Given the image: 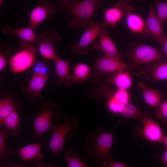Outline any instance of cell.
<instances>
[{
	"instance_id": "15",
	"label": "cell",
	"mask_w": 167,
	"mask_h": 167,
	"mask_svg": "<svg viewBox=\"0 0 167 167\" xmlns=\"http://www.w3.org/2000/svg\"><path fill=\"white\" fill-rule=\"evenodd\" d=\"M50 75H41L33 73L32 75L25 88L23 87L26 93V97L32 103L36 104L43 99L40 94Z\"/></svg>"
},
{
	"instance_id": "11",
	"label": "cell",
	"mask_w": 167,
	"mask_h": 167,
	"mask_svg": "<svg viewBox=\"0 0 167 167\" xmlns=\"http://www.w3.org/2000/svg\"><path fill=\"white\" fill-rule=\"evenodd\" d=\"M115 5L120 7L123 11L126 16L127 26L130 31L135 33L140 34L143 37L149 36L147 30L145 21L141 15L134 13L133 6L119 2Z\"/></svg>"
},
{
	"instance_id": "3",
	"label": "cell",
	"mask_w": 167,
	"mask_h": 167,
	"mask_svg": "<svg viewBox=\"0 0 167 167\" xmlns=\"http://www.w3.org/2000/svg\"><path fill=\"white\" fill-rule=\"evenodd\" d=\"M62 118L64 122L62 124L57 126L51 125L50 127L53 130V134L49 146L54 160L57 154L64 151L66 136L75 135L79 127L76 117L71 118L69 115L65 114L62 116Z\"/></svg>"
},
{
	"instance_id": "37",
	"label": "cell",
	"mask_w": 167,
	"mask_h": 167,
	"mask_svg": "<svg viewBox=\"0 0 167 167\" xmlns=\"http://www.w3.org/2000/svg\"><path fill=\"white\" fill-rule=\"evenodd\" d=\"M161 159L162 164L167 167V149H165L163 154L161 156Z\"/></svg>"
},
{
	"instance_id": "9",
	"label": "cell",
	"mask_w": 167,
	"mask_h": 167,
	"mask_svg": "<svg viewBox=\"0 0 167 167\" xmlns=\"http://www.w3.org/2000/svg\"><path fill=\"white\" fill-rule=\"evenodd\" d=\"M144 66L139 68L133 75H143L146 80L152 79L153 82L167 79V58H161Z\"/></svg>"
},
{
	"instance_id": "33",
	"label": "cell",
	"mask_w": 167,
	"mask_h": 167,
	"mask_svg": "<svg viewBox=\"0 0 167 167\" xmlns=\"http://www.w3.org/2000/svg\"><path fill=\"white\" fill-rule=\"evenodd\" d=\"M114 94L117 100L122 104L125 105L130 102L131 96L128 90L117 88Z\"/></svg>"
},
{
	"instance_id": "26",
	"label": "cell",
	"mask_w": 167,
	"mask_h": 167,
	"mask_svg": "<svg viewBox=\"0 0 167 167\" xmlns=\"http://www.w3.org/2000/svg\"><path fill=\"white\" fill-rule=\"evenodd\" d=\"M3 92L0 100V121L16 109V105L13 98Z\"/></svg>"
},
{
	"instance_id": "29",
	"label": "cell",
	"mask_w": 167,
	"mask_h": 167,
	"mask_svg": "<svg viewBox=\"0 0 167 167\" xmlns=\"http://www.w3.org/2000/svg\"><path fill=\"white\" fill-rule=\"evenodd\" d=\"M65 161L69 167H86L89 165L79 158L77 153L72 148L69 149L65 156Z\"/></svg>"
},
{
	"instance_id": "7",
	"label": "cell",
	"mask_w": 167,
	"mask_h": 167,
	"mask_svg": "<svg viewBox=\"0 0 167 167\" xmlns=\"http://www.w3.org/2000/svg\"><path fill=\"white\" fill-rule=\"evenodd\" d=\"M93 82L96 85V92L91 93L92 98L98 100L101 99V96H103L107 100L106 106L109 111L113 114H121L125 105L117 100L114 91L108 84L103 83L97 80H94Z\"/></svg>"
},
{
	"instance_id": "18",
	"label": "cell",
	"mask_w": 167,
	"mask_h": 167,
	"mask_svg": "<svg viewBox=\"0 0 167 167\" xmlns=\"http://www.w3.org/2000/svg\"><path fill=\"white\" fill-rule=\"evenodd\" d=\"M145 21L147 30L149 36L159 42L165 35L162 27L151 3Z\"/></svg>"
},
{
	"instance_id": "4",
	"label": "cell",
	"mask_w": 167,
	"mask_h": 167,
	"mask_svg": "<svg viewBox=\"0 0 167 167\" xmlns=\"http://www.w3.org/2000/svg\"><path fill=\"white\" fill-rule=\"evenodd\" d=\"M38 49L31 42L21 40L17 51L10 58L8 64L12 72L16 74L33 66Z\"/></svg>"
},
{
	"instance_id": "39",
	"label": "cell",
	"mask_w": 167,
	"mask_h": 167,
	"mask_svg": "<svg viewBox=\"0 0 167 167\" xmlns=\"http://www.w3.org/2000/svg\"><path fill=\"white\" fill-rule=\"evenodd\" d=\"M56 1L62 4H69L77 1L76 0H56Z\"/></svg>"
},
{
	"instance_id": "42",
	"label": "cell",
	"mask_w": 167,
	"mask_h": 167,
	"mask_svg": "<svg viewBox=\"0 0 167 167\" xmlns=\"http://www.w3.org/2000/svg\"><path fill=\"white\" fill-rule=\"evenodd\" d=\"M3 0H0V6H2V4Z\"/></svg>"
},
{
	"instance_id": "24",
	"label": "cell",
	"mask_w": 167,
	"mask_h": 167,
	"mask_svg": "<svg viewBox=\"0 0 167 167\" xmlns=\"http://www.w3.org/2000/svg\"><path fill=\"white\" fill-rule=\"evenodd\" d=\"M105 21L108 25L115 28L117 24L125 16L123 10L115 5L106 9L104 12Z\"/></svg>"
},
{
	"instance_id": "23",
	"label": "cell",
	"mask_w": 167,
	"mask_h": 167,
	"mask_svg": "<svg viewBox=\"0 0 167 167\" xmlns=\"http://www.w3.org/2000/svg\"><path fill=\"white\" fill-rule=\"evenodd\" d=\"M19 119L17 109H15L0 121V126L4 125L7 136H19L21 129L19 126Z\"/></svg>"
},
{
	"instance_id": "13",
	"label": "cell",
	"mask_w": 167,
	"mask_h": 167,
	"mask_svg": "<svg viewBox=\"0 0 167 167\" xmlns=\"http://www.w3.org/2000/svg\"><path fill=\"white\" fill-rule=\"evenodd\" d=\"M143 126L139 133L142 139L154 143H162L164 137L159 124L147 114L140 120Z\"/></svg>"
},
{
	"instance_id": "28",
	"label": "cell",
	"mask_w": 167,
	"mask_h": 167,
	"mask_svg": "<svg viewBox=\"0 0 167 167\" xmlns=\"http://www.w3.org/2000/svg\"><path fill=\"white\" fill-rule=\"evenodd\" d=\"M147 113L142 112L129 102L125 105L121 115L123 118L137 119L140 121Z\"/></svg>"
},
{
	"instance_id": "35",
	"label": "cell",
	"mask_w": 167,
	"mask_h": 167,
	"mask_svg": "<svg viewBox=\"0 0 167 167\" xmlns=\"http://www.w3.org/2000/svg\"><path fill=\"white\" fill-rule=\"evenodd\" d=\"M100 167H126L127 166L124 163L117 161H111L109 163H106Z\"/></svg>"
},
{
	"instance_id": "2",
	"label": "cell",
	"mask_w": 167,
	"mask_h": 167,
	"mask_svg": "<svg viewBox=\"0 0 167 167\" xmlns=\"http://www.w3.org/2000/svg\"><path fill=\"white\" fill-rule=\"evenodd\" d=\"M101 1L81 0L69 4H61L58 7L70 14L71 18L69 23L73 28H84L85 29L93 22L92 18Z\"/></svg>"
},
{
	"instance_id": "27",
	"label": "cell",
	"mask_w": 167,
	"mask_h": 167,
	"mask_svg": "<svg viewBox=\"0 0 167 167\" xmlns=\"http://www.w3.org/2000/svg\"><path fill=\"white\" fill-rule=\"evenodd\" d=\"M92 70L90 66L83 63H78L74 69L73 75L75 83H82L92 75Z\"/></svg>"
},
{
	"instance_id": "22",
	"label": "cell",
	"mask_w": 167,
	"mask_h": 167,
	"mask_svg": "<svg viewBox=\"0 0 167 167\" xmlns=\"http://www.w3.org/2000/svg\"><path fill=\"white\" fill-rule=\"evenodd\" d=\"M33 30L30 26L13 28L9 26L6 25L2 28V32L5 35L12 34L21 39V40L37 43V38Z\"/></svg>"
},
{
	"instance_id": "36",
	"label": "cell",
	"mask_w": 167,
	"mask_h": 167,
	"mask_svg": "<svg viewBox=\"0 0 167 167\" xmlns=\"http://www.w3.org/2000/svg\"><path fill=\"white\" fill-rule=\"evenodd\" d=\"M159 43L161 45L163 53L167 57V36L164 35Z\"/></svg>"
},
{
	"instance_id": "8",
	"label": "cell",
	"mask_w": 167,
	"mask_h": 167,
	"mask_svg": "<svg viewBox=\"0 0 167 167\" xmlns=\"http://www.w3.org/2000/svg\"><path fill=\"white\" fill-rule=\"evenodd\" d=\"M107 25L105 21L97 24L93 22L85 29L78 43L71 45V51L75 54L82 55L87 54L88 51V46L99 36L103 30L107 28Z\"/></svg>"
},
{
	"instance_id": "40",
	"label": "cell",
	"mask_w": 167,
	"mask_h": 167,
	"mask_svg": "<svg viewBox=\"0 0 167 167\" xmlns=\"http://www.w3.org/2000/svg\"><path fill=\"white\" fill-rule=\"evenodd\" d=\"M166 149H167V135L164 137L162 142Z\"/></svg>"
},
{
	"instance_id": "5",
	"label": "cell",
	"mask_w": 167,
	"mask_h": 167,
	"mask_svg": "<svg viewBox=\"0 0 167 167\" xmlns=\"http://www.w3.org/2000/svg\"><path fill=\"white\" fill-rule=\"evenodd\" d=\"M60 114L56 103H45L42 105L39 113L32 120L35 136L36 139L46 131L51 125V120L58 119Z\"/></svg>"
},
{
	"instance_id": "17",
	"label": "cell",
	"mask_w": 167,
	"mask_h": 167,
	"mask_svg": "<svg viewBox=\"0 0 167 167\" xmlns=\"http://www.w3.org/2000/svg\"><path fill=\"white\" fill-rule=\"evenodd\" d=\"M54 61L55 72L58 79L56 85L60 87L63 84L69 87L75 83L73 75L70 74V62L58 57Z\"/></svg>"
},
{
	"instance_id": "14",
	"label": "cell",
	"mask_w": 167,
	"mask_h": 167,
	"mask_svg": "<svg viewBox=\"0 0 167 167\" xmlns=\"http://www.w3.org/2000/svg\"><path fill=\"white\" fill-rule=\"evenodd\" d=\"M107 28L103 30L99 35V41L95 42L91 46L93 49L102 52L104 56L123 61L118 50L111 38L107 34Z\"/></svg>"
},
{
	"instance_id": "21",
	"label": "cell",
	"mask_w": 167,
	"mask_h": 167,
	"mask_svg": "<svg viewBox=\"0 0 167 167\" xmlns=\"http://www.w3.org/2000/svg\"><path fill=\"white\" fill-rule=\"evenodd\" d=\"M106 79L108 83L118 89L128 90L132 86L131 78L127 69L109 74Z\"/></svg>"
},
{
	"instance_id": "12",
	"label": "cell",
	"mask_w": 167,
	"mask_h": 167,
	"mask_svg": "<svg viewBox=\"0 0 167 167\" xmlns=\"http://www.w3.org/2000/svg\"><path fill=\"white\" fill-rule=\"evenodd\" d=\"M60 39L59 35L54 31L44 32L37 38L39 45L38 51L44 58L54 60L58 57L55 51L54 44Z\"/></svg>"
},
{
	"instance_id": "25",
	"label": "cell",
	"mask_w": 167,
	"mask_h": 167,
	"mask_svg": "<svg viewBox=\"0 0 167 167\" xmlns=\"http://www.w3.org/2000/svg\"><path fill=\"white\" fill-rule=\"evenodd\" d=\"M7 136L6 130L2 129L0 131V167H12V162L7 157L8 154L14 152L12 148H7L6 146L5 139Z\"/></svg>"
},
{
	"instance_id": "31",
	"label": "cell",
	"mask_w": 167,
	"mask_h": 167,
	"mask_svg": "<svg viewBox=\"0 0 167 167\" xmlns=\"http://www.w3.org/2000/svg\"><path fill=\"white\" fill-rule=\"evenodd\" d=\"M156 2V15L163 26L167 19V2Z\"/></svg>"
},
{
	"instance_id": "32",
	"label": "cell",
	"mask_w": 167,
	"mask_h": 167,
	"mask_svg": "<svg viewBox=\"0 0 167 167\" xmlns=\"http://www.w3.org/2000/svg\"><path fill=\"white\" fill-rule=\"evenodd\" d=\"M10 55V51L8 46L2 45L0 48V72L5 68L7 63V60Z\"/></svg>"
},
{
	"instance_id": "19",
	"label": "cell",
	"mask_w": 167,
	"mask_h": 167,
	"mask_svg": "<svg viewBox=\"0 0 167 167\" xmlns=\"http://www.w3.org/2000/svg\"><path fill=\"white\" fill-rule=\"evenodd\" d=\"M41 142L29 144L20 148L15 152L24 162L34 160L35 162L41 161L43 158L44 154L41 152Z\"/></svg>"
},
{
	"instance_id": "20",
	"label": "cell",
	"mask_w": 167,
	"mask_h": 167,
	"mask_svg": "<svg viewBox=\"0 0 167 167\" xmlns=\"http://www.w3.org/2000/svg\"><path fill=\"white\" fill-rule=\"evenodd\" d=\"M138 85L142 92L145 103L151 107H157L161 103L165 96L164 94L159 90H155L142 82H139Z\"/></svg>"
},
{
	"instance_id": "16",
	"label": "cell",
	"mask_w": 167,
	"mask_h": 167,
	"mask_svg": "<svg viewBox=\"0 0 167 167\" xmlns=\"http://www.w3.org/2000/svg\"><path fill=\"white\" fill-rule=\"evenodd\" d=\"M129 68V65L123 61L104 56L96 59L92 66V71L96 74H109Z\"/></svg>"
},
{
	"instance_id": "34",
	"label": "cell",
	"mask_w": 167,
	"mask_h": 167,
	"mask_svg": "<svg viewBox=\"0 0 167 167\" xmlns=\"http://www.w3.org/2000/svg\"><path fill=\"white\" fill-rule=\"evenodd\" d=\"M33 66V73L44 75H50L48 68L44 62L39 61H36Z\"/></svg>"
},
{
	"instance_id": "41",
	"label": "cell",
	"mask_w": 167,
	"mask_h": 167,
	"mask_svg": "<svg viewBox=\"0 0 167 167\" xmlns=\"http://www.w3.org/2000/svg\"><path fill=\"white\" fill-rule=\"evenodd\" d=\"M130 0H118V2L123 3H126Z\"/></svg>"
},
{
	"instance_id": "1",
	"label": "cell",
	"mask_w": 167,
	"mask_h": 167,
	"mask_svg": "<svg viewBox=\"0 0 167 167\" xmlns=\"http://www.w3.org/2000/svg\"><path fill=\"white\" fill-rule=\"evenodd\" d=\"M119 121L111 131L106 132L104 128L87 135V151L92 159L99 167L112 161L110 150L114 142L113 132Z\"/></svg>"
},
{
	"instance_id": "10",
	"label": "cell",
	"mask_w": 167,
	"mask_h": 167,
	"mask_svg": "<svg viewBox=\"0 0 167 167\" xmlns=\"http://www.w3.org/2000/svg\"><path fill=\"white\" fill-rule=\"evenodd\" d=\"M56 7L49 0H39L29 14V26L33 29L46 19L51 20L55 15Z\"/></svg>"
},
{
	"instance_id": "38",
	"label": "cell",
	"mask_w": 167,
	"mask_h": 167,
	"mask_svg": "<svg viewBox=\"0 0 167 167\" xmlns=\"http://www.w3.org/2000/svg\"><path fill=\"white\" fill-rule=\"evenodd\" d=\"M53 163L51 164H46V163H36L35 164L33 165V167H53Z\"/></svg>"
},
{
	"instance_id": "6",
	"label": "cell",
	"mask_w": 167,
	"mask_h": 167,
	"mask_svg": "<svg viewBox=\"0 0 167 167\" xmlns=\"http://www.w3.org/2000/svg\"><path fill=\"white\" fill-rule=\"evenodd\" d=\"M162 56L157 50L150 45H138L131 49L127 56L129 68L155 62Z\"/></svg>"
},
{
	"instance_id": "30",
	"label": "cell",
	"mask_w": 167,
	"mask_h": 167,
	"mask_svg": "<svg viewBox=\"0 0 167 167\" xmlns=\"http://www.w3.org/2000/svg\"><path fill=\"white\" fill-rule=\"evenodd\" d=\"M156 110V119L162 123L167 124V100L161 102Z\"/></svg>"
}]
</instances>
